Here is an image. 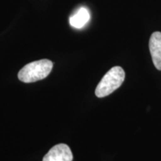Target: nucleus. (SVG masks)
I'll use <instances>...</instances> for the list:
<instances>
[{"mask_svg":"<svg viewBox=\"0 0 161 161\" xmlns=\"http://www.w3.org/2000/svg\"><path fill=\"white\" fill-rule=\"evenodd\" d=\"M73 155L66 144L55 145L44 156L43 161H72Z\"/></svg>","mask_w":161,"mask_h":161,"instance_id":"3","label":"nucleus"},{"mask_svg":"<svg viewBox=\"0 0 161 161\" xmlns=\"http://www.w3.org/2000/svg\"><path fill=\"white\" fill-rule=\"evenodd\" d=\"M125 77V73L122 67L117 66L111 68L96 86V96L98 98L109 96L122 85Z\"/></svg>","mask_w":161,"mask_h":161,"instance_id":"2","label":"nucleus"},{"mask_svg":"<svg viewBox=\"0 0 161 161\" xmlns=\"http://www.w3.org/2000/svg\"><path fill=\"white\" fill-rule=\"evenodd\" d=\"M53 63L48 59H43L29 63L22 68L18 73V78L24 83H32L44 79L51 72Z\"/></svg>","mask_w":161,"mask_h":161,"instance_id":"1","label":"nucleus"},{"mask_svg":"<svg viewBox=\"0 0 161 161\" xmlns=\"http://www.w3.org/2000/svg\"><path fill=\"white\" fill-rule=\"evenodd\" d=\"M149 49L154 66L161 70V32H154L151 36Z\"/></svg>","mask_w":161,"mask_h":161,"instance_id":"4","label":"nucleus"},{"mask_svg":"<svg viewBox=\"0 0 161 161\" xmlns=\"http://www.w3.org/2000/svg\"><path fill=\"white\" fill-rule=\"evenodd\" d=\"M90 16L87 10L81 8L77 11V13L72 15L69 18V23L72 27L76 29H81L90 20Z\"/></svg>","mask_w":161,"mask_h":161,"instance_id":"5","label":"nucleus"}]
</instances>
